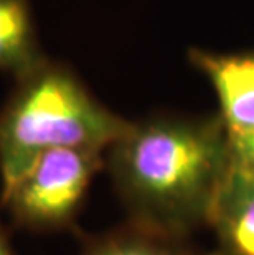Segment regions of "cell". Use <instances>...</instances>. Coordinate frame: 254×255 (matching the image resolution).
Returning <instances> with one entry per match:
<instances>
[{"mask_svg":"<svg viewBox=\"0 0 254 255\" xmlns=\"http://www.w3.org/2000/svg\"><path fill=\"white\" fill-rule=\"evenodd\" d=\"M83 255H190L178 241L165 239L134 226L94 241Z\"/></svg>","mask_w":254,"mask_h":255,"instance_id":"obj_7","label":"cell"},{"mask_svg":"<svg viewBox=\"0 0 254 255\" xmlns=\"http://www.w3.org/2000/svg\"><path fill=\"white\" fill-rule=\"evenodd\" d=\"M106 155L131 226L172 241L208 226L233 161L220 117L131 122Z\"/></svg>","mask_w":254,"mask_h":255,"instance_id":"obj_1","label":"cell"},{"mask_svg":"<svg viewBox=\"0 0 254 255\" xmlns=\"http://www.w3.org/2000/svg\"><path fill=\"white\" fill-rule=\"evenodd\" d=\"M231 140V158L233 163L254 171V130Z\"/></svg>","mask_w":254,"mask_h":255,"instance_id":"obj_8","label":"cell"},{"mask_svg":"<svg viewBox=\"0 0 254 255\" xmlns=\"http://www.w3.org/2000/svg\"><path fill=\"white\" fill-rule=\"evenodd\" d=\"M104 153L94 148L46 151L0 194V208L18 229H64L76 218L91 181L104 165Z\"/></svg>","mask_w":254,"mask_h":255,"instance_id":"obj_3","label":"cell"},{"mask_svg":"<svg viewBox=\"0 0 254 255\" xmlns=\"http://www.w3.org/2000/svg\"><path fill=\"white\" fill-rule=\"evenodd\" d=\"M46 59L28 0H0V73L17 81Z\"/></svg>","mask_w":254,"mask_h":255,"instance_id":"obj_6","label":"cell"},{"mask_svg":"<svg viewBox=\"0 0 254 255\" xmlns=\"http://www.w3.org/2000/svg\"><path fill=\"white\" fill-rule=\"evenodd\" d=\"M0 255H17L15 249L12 246V239H10V232L7 227L0 221Z\"/></svg>","mask_w":254,"mask_h":255,"instance_id":"obj_9","label":"cell"},{"mask_svg":"<svg viewBox=\"0 0 254 255\" xmlns=\"http://www.w3.org/2000/svg\"><path fill=\"white\" fill-rule=\"evenodd\" d=\"M208 226L220 255H254V171L231 161Z\"/></svg>","mask_w":254,"mask_h":255,"instance_id":"obj_5","label":"cell"},{"mask_svg":"<svg viewBox=\"0 0 254 255\" xmlns=\"http://www.w3.org/2000/svg\"><path fill=\"white\" fill-rule=\"evenodd\" d=\"M193 64L212 81L221 107V122L230 138L254 130V53L215 55L193 50Z\"/></svg>","mask_w":254,"mask_h":255,"instance_id":"obj_4","label":"cell"},{"mask_svg":"<svg viewBox=\"0 0 254 255\" xmlns=\"http://www.w3.org/2000/svg\"><path fill=\"white\" fill-rule=\"evenodd\" d=\"M129 124L102 106L71 69L48 58L15 81L0 107V194L46 151H106Z\"/></svg>","mask_w":254,"mask_h":255,"instance_id":"obj_2","label":"cell"}]
</instances>
